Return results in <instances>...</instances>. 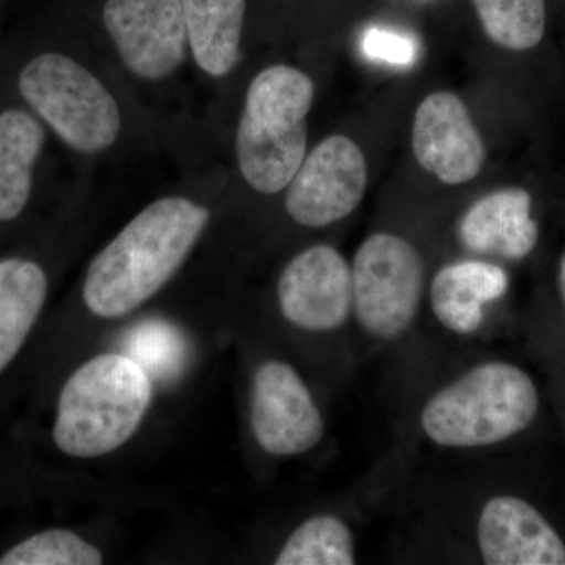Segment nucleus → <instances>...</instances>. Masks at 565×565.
Masks as SVG:
<instances>
[{
  "mask_svg": "<svg viewBox=\"0 0 565 565\" xmlns=\"http://www.w3.org/2000/svg\"><path fill=\"white\" fill-rule=\"evenodd\" d=\"M367 188V163L355 141L327 137L288 184L285 207L303 228H326L344 221L360 206Z\"/></svg>",
  "mask_w": 565,
  "mask_h": 565,
  "instance_id": "obj_10",
  "label": "nucleus"
},
{
  "mask_svg": "<svg viewBox=\"0 0 565 565\" xmlns=\"http://www.w3.org/2000/svg\"><path fill=\"white\" fill-rule=\"evenodd\" d=\"M46 267L31 255L0 258V379L24 352L50 297Z\"/></svg>",
  "mask_w": 565,
  "mask_h": 565,
  "instance_id": "obj_15",
  "label": "nucleus"
},
{
  "mask_svg": "<svg viewBox=\"0 0 565 565\" xmlns=\"http://www.w3.org/2000/svg\"><path fill=\"white\" fill-rule=\"evenodd\" d=\"M196 65L212 77L236 68L247 0H181Z\"/></svg>",
  "mask_w": 565,
  "mask_h": 565,
  "instance_id": "obj_17",
  "label": "nucleus"
},
{
  "mask_svg": "<svg viewBox=\"0 0 565 565\" xmlns=\"http://www.w3.org/2000/svg\"><path fill=\"white\" fill-rule=\"evenodd\" d=\"M151 399L150 374L132 356H93L63 382L55 399L52 444L71 459L109 456L140 429Z\"/></svg>",
  "mask_w": 565,
  "mask_h": 565,
  "instance_id": "obj_3",
  "label": "nucleus"
},
{
  "mask_svg": "<svg viewBox=\"0 0 565 565\" xmlns=\"http://www.w3.org/2000/svg\"><path fill=\"white\" fill-rule=\"evenodd\" d=\"M22 102L82 154L106 151L121 131L118 104L102 81L61 52H41L18 74Z\"/></svg>",
  "mask_w": 565,
  "mask_h": 565,
  "instance_id": "obj_6",
  "label": "nucleus"
},
{
  "mask_svg": "<svg viewBox=\"0 0 565 565\" xmlns=\"http://www.w3.org/2000/svg\"><path fill=\"white\" fill-rule=\"evenodd\" d=\"M541 411L534 379L503 359H475L423 390L411 415L414 438L446 452L494 448L530 429Z\"/></svg>",
  "mask_w": 565,
  "mask_h": 565,
  "instance_id": "obj_1",
  "label": "nucleus"
},
{
  "mask_svg": "<svg viewBox=\"0 0 565 565\" xmlns=\"http://www.w3.org/2000/svg\"><path fill=\"white\" fill-rule=\"evenodd\" d=\"M531 203L530 193L520 188L482 196L457 223L460 247L476 258L525 259L539 243V225L531 217Z\"/></svg>",
  "mask_w": 565,
  "mask_h": 565,
  "instance_id": "obj_14",
  "label": "nucleus"
},
{
  "mask_svg": "<svg viewBox=\"0 0 565 565\" xmlns=\"http://www.w3.org/2000/svg\"><path fill=\"white\" fill-rule=\"evenodd\" d=\"M275 299L282 321L296 332L353 345L351 263L333 245H311L289 259Z\"/></svg>",
  "mask_w": 565,
  "mask_h": 565,
  "instance_id": "obj_7",
  "label": "nucleus"
},
{
  "mask_svg": "<svg viewBox=\"0 0 565 565\" xmlns=\"http://www.w3.org/2000/svg\"><path fill=\"white\" fill-rule=\"evenodd\" d=\"M103 561L98 546L65 527L25 535L0 553V565H98Z\"/></svg>",
  "mask_w": 565,
  "mask_h": 565,
  "instance_id": "obj_20",
  "label": "nucleus"
},
{
  "mask_svg": "<svg viewBox=\"0 0 565 565\" xmlns=\"http://www.w3.org/2000/svg\"><path fill=\"white\" fill-rule=\"evenodd\" d=\"M315 84L288 65L263 70L248 87L236 154L248 185L264 195L285 191L307 156V117Z\"/></svg>",
  "mask_w": 565,
  "mask_h": 565,
  "instance_id": "obj_4",
  "label": "nucleus"
},
{
  "mask_svg": "<svg viewBox=\"0 0 565 565\" xmlns=\"http://www.w3.org/2000/svg\"><path fill=\"white\" fill-rule=\"evenodd\" d=\"M211 212L184 196L148 204L95 256L82 300L93 316L120 319L139 310L188 262Z\"/></svg>",
  "mask_w": 565,
  "mask_h": 565,
  "instance_id": "obj_2",
  "label": "nucleus"
},
{
  "mask_svg": "<svg viewBox=\"0 0 565 565\" xmlns=\"http://www.w3.org/2000/svg\"><path fill=\"white\" fill-rule=\"evenodd\" d=\"M129 351L132 359L156 374L170 373L180 362L182 345L177 332L163 323H147L132 333ZM131 356V355H129Z\"/></svg>",
  "mask_w": 565,
  "mask_h": 565,
  "instance_id": "obj_21",
  "label": "nucleus"
},
{
  "mask_svg": "<svg viewBox=\"0 0 565 565\" xmlns=\"http://www.w3.org/2000/svg\"><path fill=\"white\" fill-rule=\"evenodd\" d=\"M559 292L561 299H563L565 310V253L563 255V258H561L559 264Z\"/></svg>",
  "mask_w": 565,
  "mask_h": 565,
  "instance_id": "obj_23",
  "label": "nucleus"
},
{
  "mask_svg": "<svg viewBox=\"0 0 565 565\" xmlns=\"http://www.w3.org/2000/svg\"><path fill=\"white\" fill-rule=\"evenodd\" d=\"M103 20L126 68L140 79H166L184 63L181 0H107Z\"/></svg>",
  "mask_w": 565,
  "mask_h": 565,
  "instance_id": "obj_11",
  "label": "nucleus"
},
{
  "mask_svg": "<svg viewBox=\"0 0 565 565\" xmlns=\"http://www.w3.org/2000/svg\"><path fill=\"white\" fill-rule=\"evenodd\" d=\"M456 535L473 563L565 565V541L525 498L493 493L471 500L455 519Z\"/></svg>",
  "mask_w": 565,
  "mask_h": 565,
  "instance_id": "obj_8",
  "label": "nucleus"
},
{
  "mask_svg": "<svg viewBox=\"0 0 565 565\" xmlns=\"http://www.w3.org/2000/svg\"><path fill=\"white\" fill-rule=\"evenodd\" d=\"M508 289L509 275L500 264L470 256L445 264L433 275L424 310L441 333L467 340L481 333L487 310L503 299Z\"/></svg>",
  "mask_w": 565,
  "mask_h": 565,
  "instance_id": "obj_13",
  "label": "nucleus"
},
{
  "mask_svg": "<svg viewBox=\"0 0 565 565\" xmlns=\"http://www.w3.org/2000/svg\"><path fill=\"white\" fill-rule=\"evenodd\" d=\"M44 145V122L31 109L0 110V225L20 221L28 211Z\"/></svg>",
  "mask_w": 565,
  "mask_h": 565,
  "instance_id": "obj_16",
  "label": "nucleus"
},
{
  "mask_svg": "<svg viewBox=\"0 0 565 565\" xmlns=\"http://www.w3.org/2000/svg\"><path fill=\"white\" fill-rule=\"evenodd\" d=\"M412 148L416 161L446 185L470 182L481 173L486 145L459 96L430 93L416 109Z\"/></svg>",
  "mask_w": 565,
  "mask_h": 565,
  "instance_id": "obj_12",
  "label": "nucleus"
},
{
  "mask_svg": "<svg viewBox=\"0 0 565 565\" xmlns=\"http://www.w3.org/2000/svg\"><path fill=\"white\" fill-rule=\"evenodd\" d=\"M248 422L256 446L274 459L308 455L326 440L327 419L313 390L282 359L263 360L253 371Z\"/></svg>",
  "mask_w": 565,
  "mask_h": 565,
  "instance_id": "obj_9",
  "label": "nucleus"
},
{
  "mask_svg": "<svg viewBox=\"0 0 565 565\" xmlns=\"http://www.w3.org/2000/svg\"><path fill=\"white\" fill-rule=\"evenodd\" d=\"M359 561L355 527L337 512H321L294 527L274 557L277 565H353Z\"/></svg>",
  "mask_w": 565,
  "mask_h": 565,
  "instance_id": "obj_18",
  "label": "nucleus"
},
{
  "mask_svg": "<svg viewBox=\"0 0 565 565\" xmlns=\"http://www.w3.org/2000/svg\"><path fill=\"white\" fill-rule=\"evenodd\" d=\"M353 349L384 352L403 345L423 321L427 270L422 253L401 234H370L352 264Z\"/></svg>",
  "mask_w": 565,
  "mask_h": 565,
  "instance_id": "obj_5",
  "label": "nucleus"
},
{
  "mask_svg": "<svg viewBox=\"0 0 565 565\" xmlns=\"http://www.w3.org/2000/svg\"><path fill=\"white\" fill-rule=\"evenodd\" d=\"M363 52L373 61L396 66H411L416 61V43L401 33L371 28L363 35Z\"/></svg>",
  "mask_w": 565,
  "mask_h": 565,
  "instance_id": "obj_22",
  "label": "nucleus"
},
{
  "mask_svg": "<svg viewBox=\"0 0 565 565\" xmlns=\"http://www.w3.org/2000/svg\"><path fill=\"white\" fill-rule=\"evenodd\" d=\"M482 28L498 46L533 50L544 39L545 0H471Z\"/></svg>",
  "mask_w": 565,
  "mask_h": 565,
  "instance_id": "obj_19",
  "label": "nucleus"
}]
</instances>
